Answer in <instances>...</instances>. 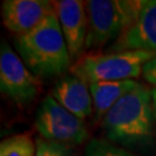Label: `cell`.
<instances>
[{"instance_id":"obj_8","label":"cell","mask_w":156,"mask_h":156,"mask_svg":"<svg viewBox=\"0 0 156 156\" xmlns=\"http://www.w3.org/2000/svg\"><path fill=\"white\" fill-rule=\"evenodd\" d=\"M55 12V1L49 0H5L1 2L2 23L15 36L33 31Z\"/></svg>"},{"instance_id":"obj_12","label":"cell","mask_w":156,"mask_h":156,"mask_svg":"<svg viewBox=\"0 0 156 156\" xmlns=\"http://www.w3.org/2000/svg\"><path fill=\"white\" fill-rule=\"evenodd\" d=\"M36 142L28 134H15L0 144V156H35Z\"/></svg>"},{"instance_id":"obj_9","label":"cell","mask_w":156,"mask_h":156,"mask_svg":"<svg viewBox=\"0 0 156 156\" xmlns=\"http://www.w3.org/2000/svg\"><path fill=\"white\" fill-rule=\"evenodd\" d=\"M55 7L71 58L78 60L86 49L88 34L86 4L80 0H59L55 1Z\"/></svg>"},{"instance_id":"obj_16","label":"cell","mask_w":156,"mask_h":156,"mask_svg":"<svg viewBox=\"0 0 156 156\" xmlns=\"http://www.w3.org/2000/svg\"><path fill=\"white\" fill-rule=\"evenodd\" d=\"M151 97H153V111H154V119L156 122V88L151 89Z\"/></svg>"},{"instance_id":"obj_4","label":"cell","mask_w":156,"mask_h":156,"mask_svg":"<svg viewBox=\"0 0 156 156\" xmlns=\"http://www.w3.org/2000/svg\"><path fill=\"white\" fill-rule=\"evenodd\" d=\"M88 15L86 49H98L116 39L133 23L142 0L84 1Z\"/></svg>"},{"instance_id":"obj_5","label":"cell","mask_w":156,"mask_h":156,"mask_svg":"<svg viewBox=\"0 0 156 156\" xmlns=\"http://www.w3.org/2000/svg\"><path fill=\"white\" fill-rule=\"evenodd\" d=\"M35 127L43 139L69 146L80 145L88 138L84 120L67 111L52 95L41 102L35 117Z\"/></svg>"},{"instance_id":"obj_15","label":"cell","mask_w":156,"mask_h":156,"mask_svg":"<svg viewBox=\"0 0 156 156\" xmlns=\"http://www.w3.org/2000/svg\"><path fill=\"white\" fill-rule=\"evenodd\" d=\"M142 76L148 83L156 88V56L144 66Z\"/></svg>"},{"instance_id":"obj_2","label":"cell","mask_w":156,"mask_h":156,"mask_svg":"<svg viewBox=\"0 0 156 156\" xmlns=\"http://www.w3.org/2000/svg\"><path fill=\"white\" fill-rule=\"evenodd\" d=\"M16 53L37 78H53L71 69V55L56 12L33 31L16 36Z\"/></svg>"},{"instance_id":"obj_7","label":"cell","mask_w":156,"mask_h":156,"mask_svg":"<svg viewBox=\"0 0 156 156\" xmlns=\"http://www.w3.org/2000/svg\"><path fill=\"white\" fill-rule=\"evenodd\" d=\"M109 50L110 52L144 51L156 55V0H142L136 19Z\"/></svg>"},{"instance_id":"obj_11","label":"cell","mask_w":156,"mask_h":156,"mask_svg":"<svg viewBox=\"0 0 156 156\" xmlns=\"http://www.w3.org/2000/svg\"><path fill=\"white\" fill-rule=\"evenodd\" d=\"M139 83L135 80H124V81H106V82H95L89 84V89L93 98L94 109V120L102 122L108 112L117 102L128 94L135 86Z\"/></svg>"},{"instance_id":"obj_1","label":"cell","mask_w":156,"mask_h":156,"mask_svg":"<svg viewBox=\"0 0 156 156\" xmlns=\"http://www.w3.org/2000/svg\"><path fill=\"white\" fill-rule=\"evenodd\" d=\"M153 97L151 89L135 86L117 102L101 122L106 139L125 147H144L153 142Z\"/></svg>"},{"instance_id":"obj_10","label":"cell","mask_w":156,"mask_h":156,"mask_svg":"<svg viewBox=\"0 0 156 156\" xmlns=\"http://www.w3.org/2000/svg\"><path fill=\"white\" fill-rule=\"evenodd\" d=\"M52 97L67 111L82 120L94 112L89 84L73 74L64 76L55 84Z\"/></svg>"},{"instance_id":"obj_6","label":"cell","mask_w":156,"mask_h":156,"mask_svg":"<svg viewBox=\"0 0 156 156\" xmlns=\"http://www.w3.org/2000/svg\"><path fill=\"white\" fill-rule=\"evenodd\" d=\"M41 81L5 39L0 46V90L19 105L33 102L41 89Z\"/></svg>"},{"instance_id":"obj_3","label":"cell","mask_w":156,"mask_h":156,"mask_svg":"<svg viewBox=\"0 0 156 156\" xmlns=\"http://www.w3.org/2000/svg\"><path fill=\"white\" fill-rule=\"evenodd\" d=\"M155 56L144 51L84 55L71 67V73L87 84L134 80L142 75L144 66Z\"/></svg>"},{"instance_id":"obj_13","label":"cell","mask_w":156,"mask_h":156,"mask_svg":"<svg viewBox=\"0 0 156 156\" xmlns=\"http://www.w3.org/2000/svg\"><path fill=\"white\" fill-rule=\"evenodd\" d=\"M83 156H136L125 148L104 139H91L84 148Z\"/></svg>"},{"instance_id":"obj_14","label":"cell","mask_w":156,"mask_h":156,"mask_svg":"<svg viewBox=\"0 0 156 156\" xmlns=\"http://www.w3.org/2000/svg\"><path fill=\"white\" fill-rule=\"evenodd\" d=\"M35 156H74L73 147L69 145L49 141L43 138L36 139Z\"/></svg>"}]
</instances>
